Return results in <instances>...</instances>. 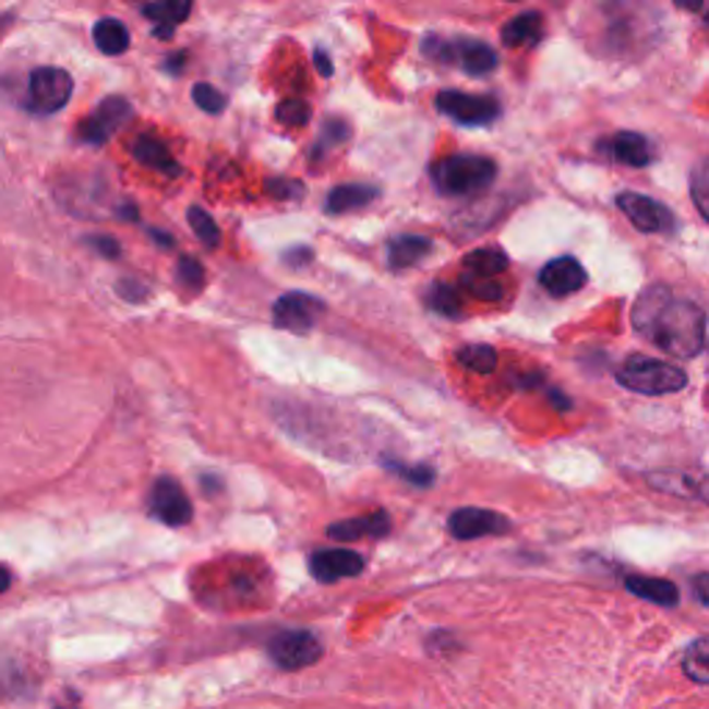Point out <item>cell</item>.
I'll return each mask as SVG.
<instances>
[{
  "label": "cell",
  "instance_id": "1",
  "mask_svg": "<svg viewBox=\"0 0 709 709\" xmlns=\"http://www.w3.org/2000/svg\"><path fill=\"white\" fill-rule=\"evenodd\" d=\"M632 325L662 352L696 358L707 341V316L693 300L673 297L668 286H651L637 297Z\"/></svg>",
  "mask_w": 709,
  "mask_h": 709
},
{
  "label": "cell",
  "instance_id": "2",
  "mask_svg": "<svg viewBox=\"0 0 709 709\" xmlns=\"http://www.w3.org/2000/svg\"><path fill=\"white\" fill-rule=\"evenodd\" d=\"M618 383L635 394L660 397V394L682 392L687 385V374L673 363L646 358V354H632L618 369Z\"/></svg>",
  "mask_w": 709,
  "mask_h": 709
},
{
  "label": "cell",
  "instance_id": "3",
  "mask_svg": "<svg viewBox=\"0 0 709 709\" xmlns=\"http://www.w3.org/2000/svg\"><path fill=\"white\" fill-rule=\"evenodd\" d=\"M496 178V164L488 156L457 153L435 167V187L449 197H469L488 189Z\"/></svg>",
  "mask_w": 709,
  "mask_h": 709
},
{
  "label": "cell",
  "instance_id": "4",
  "mask_svg": "<svg viewBox=\"0 0 709 709\" xmlns=\"http://www.w3.org/2000/svg\"><path fill=\"white\" fill-rule=\"evenodd\" d=\"M421 50H424V56H430L433 61H444V64L457 61L460 70H466V73L474 75V79L493 73L496 64H500L496 50H493L491 45L480 43V39L428 37L424 43H421Z\"/></svg>",
  "mask_w": 709,
  "mask_h": 709
},
{
  "label": "cell",
  "instance_id": "5",
  "mask_svg": "<svg viewBox=\"0 0 709 709\" xmlns=\"http://www.w3.org/2000/svg\"><path fill=\"white\" fill-rule=\"evenodd\" d=\"M73 97V75L61 70V67H39L28 79V89H25V106L34 115H56L70 103Z\"/></svg>",
  "mask_w": 709,
  "mask_h": 709
},
{
  "label": "cell",
  "instance_id": "6",
  "mask_svg": "<svg viewBox=\"0 0 709 709\" xmlns=\"http://www.w3.org/2000/svg\"><path fill=\"white\" fill-rule=\"evenodd\" d=\"M441 115L455 120L457 125H491L502 115V106L496 97L488 95H464V92L444 89L435 97Z\"/></svg>",
  "mask_w": 709,
  "mask_h": 709
},
{
  "label": "cell",
  "instance_id": "7",
  "mask_svg": "<svg viewBox=\"0 0 709 709\" xmlns=\"http://www.w3.org/2000/svg\"><path fill=\"white\" fill-rule=\"evenodd\" d=\"M325 302L319 300V297L305 295V291H289L272 308V322L277 327H283V331L305 336V333H311L319 325V319L325 316Z\"/></svg>",
  "mask_w": 709,
  "mask_h": 709
},
{
  "label": "cell",
  "instance_id": "8",
  "mask_svg": "<svg viewBox=\"0 0 709 709\" xmlns=\"http://www.w3.org/2000/svg\"><path fill=\"white\" fill-rule=\"evenodd\" d=\"M133 117L131 103L125 97H106V100L79 125V139L86 145H106L122 125Z\"/></svg>",
  "mask_w": 709,
  "mask_h": 709
},
{
  "label": "cell",
  "instance_id": "9",
  "mask_svg": "<svg viewBox=\"0 0 709 709\" xmlns=\"http://www.w3.org/2000/svg\"><path fill=\"white\" fill-rule=\"evenodd\" d=\"M151 516L167 527H183L192 521L194 507L183 485L172 477H158L151 488Z\"/></svg>",
  "mask_w": 709,
  "mask_h": 709
},
{
  "label": "cell",
  "instance_id": "10",
  "mask_svg": "<svg viewBox=\"0 0 709 709\" xmlns=\"http://www.w3.org/2000/svg\"><path fill=\"white\" fill-rule=\"evenodd\" d=\"M615 205L624 211L629 223L635 225L637 230H644V233H668L676 225V217H673V211L665 208L662 203H657L654 197H646V194L637 192H621L615 197Z\"/></svg>",
  "mask_w": 709,
  "mask_h": 709
},
{
  "label": "cell",
  "instance_id": "11",
  "mask_svg": "<svg viewBox=\"0 0 709 709\" xmlns=\"http://www.w3.org/2000/svg\"><path fill=\"white\" fill-rule=\"evenodd\" d=\"M446 527L457 541H477V538L488 536H507L510 518L496 510H485V507H460V510L452 513Z\"/></svg>",
  "mask_w": 709,
  "mask_h": 709
},
{
  "label": "cell",
  "instance_id": "12",
  "mask_svg": "<svg viewBox=\"0 0 709 709\" xmlns=\"http://www.w3.org/2000/svg\"><path fill=\"white\" fill-rule=\"evenodd\" d=\"M269 654L286 671H300L322 657V644L316 640V635L305 629L280 632L269 644Z\"/></svg>",
  "mask_w": 709,
  "mask_h": 709
},
{
  "label": "cell",
  "instance_id": "13",
  "mask_svg": "<svg viewBox=\"0 0 709 709\" xmlns=\"http://www.w3.org/2000/svg\"><path fill=\"white\" fill-rule=\"evenodd\" d=\"M363 557L352 549H319V552L311 554V574L316 577V582L331 585L338 582V579L358 577L363 572Z\"/></svg>",
  "mask_w": 709,
  "mask_h": 709
},
{
  "label": "cell",
  "instance_id": "14",
  "mask_svg": "<svg viewBox=\"0 0 709 709\" xmlns=\"http://www.w3.org/2000/svg\"><path fill=\"white\" fill-rule=\"evenodd\" d=\"M538 280H541V286L552 297H572L577 295L579 289H585L588 272H585V266L579 264L574 255H560V259L549 261V264L543 266Z\"/></svg>",
  "mask_w": 709,
  "mask_h": 709
},
{
  "label": "cell",
  "instance_id": "15",
  "mask_svg": "<svg viewBox=\"0 0 709 709\" xmlns=\"http://www.w3.org/2000/svg\"><path fill=\"white\" fill-rule=\"evenodd\" d=\"M392 532V516L385 510H374L361 518H347L327 527L333 541H361V538H385Z\"/></svg>",
  "mask_w": 709,
  "mask_h": 709
},
{
  "label": "cell",
  "instance_id": "16",
  "mask_svg": "<svg viewBox=\"0 0 709 709\" xmlns=\"http://www.w3.org/2000/svg\"><path fill=\"white\" fill-rule=\"evenodd\" d=\"M510 266V259H507L505 250L500 247H480V250H471L464 259V277H471V280H496L502 272H507Z\"/></svg>",
  "mask_w": 709,
  "mask_h": 709
},
{
  "label": "cell",
  "instance_id": "17",
  "mask_svg": "<svg viewBox=\"0 0 709 709\" xmlns=\"http://www.w3.org/2000/svg\"><path fill=\"white\" fill-rule=\"evenodd\" d=\"M142 14L156 23L153 34H156L158 39H172L175 28L192 14V3H189V0H161V3H147V7H142Z\"/></svg>",
  "mask_w": 709,
  "mask_h": 709
},
{
  "label": "cell",
  "instance_id": "18",
  "mask_svg": "<svg viewBox=\"0 0 709 709\" xmlns=\"http://www.w3.org/2000/svg\"><path fill=\"white\" fill-rule=\"evenodd\" d=\"M131 153L139 164L158 169V172H167V175L181 172V167H178V164L172 161V156H169V147L164 145L161 139L153 136V133H142V136L133 139Z\"/></svg>",
  "mask_w": 709,
  "mask_h": 709
},
{
  "label": "cell",
  "instance_id": "19",
  "mask_svg": "<svg viewBox=\"0 0 709 709\" xmlns=\"http://www.w3.org/2000/svg\"><path fill=\"white\" fill-rule=\"evenodd\" d=\"M608 151L615 161L626 164V167H646V164L651 161V145L644 133H635V131L615 133L613 142L608 145Z\"/></svg>",
  "mask_w": 709,
  "mask_h": 709
},
{
  "label": "cell",
  "instance_id": "20",
  "mask_svg": "<svg viewBox=\"0 0 709 709\" xmlns=\"http://www.w3.org/2000/svg\"><path fill=\"white\" fill-rule=\"evenodd\" d=\"M430 250H433V241H430L428 236H397V239H392V244H388V264H392L394 269H410V266L419 264L421 259H428Z\"/></svg>",
  "mask_w": 709,
  "mask_h": 709
},
{
  "label": "cell",
  "instance_id": "21",
  "mask_svg": "<svg viewBox=\"0 0 709 709\" xmlns=\"http://www.w3.org/2000/svg\"><path fill=\"white\" fill-rule=\"evenodd\" d=\"M380 194L377 187H369V183H347V187H336L331 194H327L325 211L327 214H347V211L354 208H366L369 203H374Z\"/></svg>",
  "mask_w": 709,
  "mask_h": 709
},
{
  "label": "cell",
  "instance_id": "22",
  "mask_svg": "<svg viewBox=\"0 0 709 709\" xmlns=\"http://www.w3.org/2000/svg\"><path fill=\"white\" fill-rule=\"evenodd\" d=\"M543 39V14L541 12H524L513 17L510 23L502 28V43L507 48H524V45H538Z\"/></svg>",
  "mask_w": 709,
  "mask_h": 709
},
{
  "label": "cell",
  "instance_id": "23",
  "mask_svg": "<svg viewBox=\"0 0 709 709\" xmlns=\"http://www.w3.org/2000/svg\"><path fill=\"white\" fill-rule=\"evenodd\" d=\"M626 590L646 601H654L660 608H676L680 604V588L668 579L657 577H626Z\"/></svg>",
  "mask_w": 709,
  "mask_h": 709
},
{
  "label": "cell",
  "instance_id": "24",
  "mask_svg": "<svg viewBox=\"0 0 709 709\" xmlns=\"http://www.w3.org/2000/svg\"><path fill=\"white\" fill-rule=\"evenodd\" d=\"M92 37H95L97 50L106 56H122L131 48V34H128L125 25L115 17L97 20L95 28H92Z\"/></svg>",
  "mask_w": 709,
  "mask_h": 709
},
{
  "label": "cell",
  "instance_id": "25",
  "mask_svg": "<svg viewBox=\"0 0 709 709\" xmlns=\"http://www.w3.org/2000/svg\"><path fill=\"white\" fill-rule=\"evenodd\" d=\"M457 363L474 374H491L500 366V354L488 344H469V347L457 349Z\"/></svg>",
  "mask_w": 709,
  "mask_h": 709
},
{
  "label": "cell",
  "instance_id": "26",
  "mask_svg": "<svg viewBox=\"0 0 709 709\" xmlns=\"http://www.w3.org/2000/svg\"><path fill=\"white\" fill-rule=\"evenodd\" d=\"M428 305L433 308L435 313H441V316H449V319H460L464 316V311H460V297H457V291L452 289V286H446V283H433L428 291Z\"/></svg>",
  "mask_w": 709,
  "mask_h": 709
},
{
  "label": "cell",
  "instance_id": "27",
  "mask_svg": "<svg viewBox=\"0 0 709 709\" xmlns=\"http://www.w3.org/2000/svg\"><path fill=\"white\" fill-rule=\"evenodd\" d=\"M189 228H192L194 236H197L205 247H211V250H214V247L219 244V239H223L219 225L214 223V217H211L208 211L200 208V205H192V208H189Z\"/></svg>",
  "mask_w": 709,
  "mask_h": 709
},
{
  "label": "cell",
  "instance_id": "28",
  "mask_svg": "<svg viewBox=\"0 0 709 709\" xmlns=\"http://www.w3.org/2000/svg\"><path fill=\"white\" fill-rule=\"evenodd\" d=\"M685 671H687V676H690L693 682H698V685H707V680H709V646H707V637H698L696 644H693L690 649H687Z\"/></svg>",
  "mask_w": 709,
  "mask_h": 709
},
{
  "label": "cell",
  "instance_id": "29",
  "mask_svg": "<svg viewBox=\"0 0 709 709\" xmlns=\"http://www.w3.org/2000/svg\"><path fill=\"white\" fill-rule=\"evenodd\" d=\"M349 125L344 120H327L325 125H322V131H319V139L316 145H313V158H322L327 151H333V147L344 145L349 139Z\"/></svg>",
  "mask_w": 709,
  "mask_h": 709
},
{
  "label": "cell",
  "instance_id": "30",
  "mask_svg": "<svg viewBox=\"0 0 709 709\" xmlns=\"http://www.w3.org/2000/svg\"><path fill=\"white\" fill-rule=\"evenodd\" d=\"M385 469L392 471V474L402 477V480L413 482L416 488H430L435 485V480H438V474H435L430 466H408V464H399V460H392V457H385Z\"/></svg>",
  "mask_w": 709,
  "mask_h": 709
},
{
  "label": "cell",
  "instance_id": "31",
  "mask_svg": "<svg viewBox=\"0 0 709 709\" xmlns=\"http://www.w3.org/2000/svg\"><path fill=\"white\" fill-rule=\"evenodd\" d=\"M277 122L286 128H302L311 120V106L305 100H283L275 111Z\"/></svg>",
  "mask_w": 709,
  "mask_h": 709
},
{
  "label": "cell",
  "instance_id": "32",
  "mask_svg": "<svg viewBox=\"0 0 709 709\" xmlns=\"http://www.w3.org/2000/svg\"><path fill=\"white\" fill-rule=\"evenodd\" d=\"M192 100L197 103L205 115H223V111L228 109V97L219 89H214L211 84H194Z\"/></svg>",
  "mask_w": 709,
  "mask_h": 709
},
{
  "label": "cell",
  "instance_id": "33",
  "mask_svg": "<svg viewBox=\"0 0 709 709\" xmlns=\"http://www.w3.org/2000/svg\"><path fill=\"white\" fill-rule=\"evenodd\" d=\"M175 277H178V283L189 291H200L205 286L203 264H200L197 259H192V255H183V259L178 261V272H175Z\"/></svg>",
  "mask_w": 709,
  "mask_h": 709
},
{
  "label": "cell",
  "instance_id": "34",
  "mask_svg": "<svg viewBox=\"0 0 709 709\" xmlns=\"http://www.w3.org/2000/svg\"><path fill=\"white\" fill-rule=\"evenodd\" d=\"M464 289L482 302H500L505 297V286L500 280H471V277H464Z\"/></svg>",
  "mask_w": 709,
  "mask_h": 709
},
{
  "label": "cell",
  "instance_id": "35",
  "mask_svg": "<svg viewBox=\"0 0 709 709\" xmlns=\"http://www.w3.org/2000/svg\"><path fill=\"white\" fill-rule=\"evenodd\" d=\"M266 194H272L275 200H300L305 194V187L297 178H269L266 181Z\"/></svg>",
  "mask_w": 709,
  "mask_h": 709
},
{
  "label": "cell",
  "instance_id": "36",
  "mask_svg": "<svg viewBox=\"0 0 709 709\" xmlns=\"http://www.w3.org/2000/svg\"><path fill=\"white\" fill-rule=\"evenodd\" d=\"M707 187H709V178H707V167H698L696 175H693V200H696L698 205V214H701L704 219H707Z\"/></svg>",
  "mask_w": 709,
  "mask_h": 709
},
{
  "label": "cell",
  "instance_id": "37",
  "mask_svg": "<svg viewBox=\"0 0 709 709\" xmlns=\"http://www.w3.org/2000/svg\"><path fill=\"white\" fill-rule=\"evenodd\" d=\"M86 244L92 247V250H97V253L103 255V259H120V244H117V239H111V236H89L86 239Z\"/></svg>",
  "mask_w": 709,
  "mask_h": 709
},
{
  "label": "cell",
  "instance_id": "38",
  "mask_svg": "<svg viewBox=\"0 0 709 709\" xmlns=\"http://www.w3.org/2000/svg\"><path fill=\"white\" fill-rule=\"evenodd\" d=\"M313 64H316V70H319V75H333V61L327 59V53L322 48H316L313 50Z\"/></svg>",
  "mask_w": 709,
  "mask_h": 709
},
{
  "label": "cell",
  "instance_id": "39",
  "mask_svg": "<svg viewBox=\"0 0 709 709\" xmlns=\"http://www.w3.org/2000/svg\"><path fill=\"white\" fill-rule=\"evenodd\" d=\"M311 259H313V253L308 250V247H297V250H291V253L283 255V261H286V264H291V266H297L300 261H311Z\"/></svg>",
  "mask_w": 709,
  "mask_h": 709
},
{
  "label": "cell",
  "instance_id": "40",
  "mask_svg": "<svg viewBox=\"0 0 709 709\" xmlns=\"http://www.w3.org/2000/svg\"><path fill=\"white\" fill-rule=\"evenodd\" d=\"M183 61H187V53L169 56V59L164 61V70H167L169 75H181L183 73Z\"/></svg>",
  "mask_w": 709,
  "mask_h": 709
},
{
  "label": "cell",
  "instance_id": "41",
  "mask_svg": "<svg viewBox=\"0 0 709 709\" xmlns=\"http://www.w3.org/2000/svg\"><path fill=\"white\" fill-rule=\"evenodd\" d=\"M200 482H203L208 493H217L223 488V480H217V477H200Z\"/></svg>",
  "mask_w": 709,
  "mask_h": 709
},
{
  "label": "cell",
  "instance_id": "42",
  "mask_svg": "<svg viewBox=\"0 0 709 709\" xmlns=\"http://www.w3.org/2000/svg\"><path fill=\"white\" fill-rule=\"evenodd\" d=\"M9 585H12V572H9V568H3V565H0V593H7Z\"/></svg>",
  "mask_w": 709,
  "mask_h": 709
},
{
  "label": "cell",
  "instance_id": "43",
  "mask_svg": "<svg viewBox=\"0 0 709 709\" xmlns=\"http://www.w3.org/2000/svg\"><path fill=\"white\" fill-rule=\"evenodd\" d=\"M151 236H153V239H156V241H161V247H167V250H169V247L175 244L172 236L164 233V230H151Z\"/></svg>",
  "mask_w": 709,
  "mask_h": 709
},
{
  "label": "cell",
  "instance_id": "44",
  "mask_svg": "<svg viewBox=\"0 0 709 709\" xmlns=\"http://www.w3.org/2000/svg\"><path fill=\"white\" fill-rule=\"evenodd\" d=\"M698 585V599H701V604H707V574H701V577L696 579Z\"/></svg>",
  "mask_w": 709,
  "mask_h": 709
}]
</instances>
